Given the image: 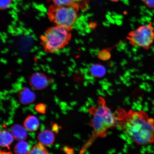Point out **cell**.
Here are the masks:
<instances>
[{"label": "cell", "instance_id": "6da1fadb", "mask_svg": "<svg viewBox=\"0 0 154 154\" xmlns=\"http://www.w3.org/2000/svg\"><path fill=\"white\" fill-rule=\"evenodd\" d=\"M115 113L118 126L135 143L142 146L154 143V119L146 111L119 109Z\"/></svg>", "mask_w": 154, "mask_h": 154}, {"label": "cell", "instance_id": "7a4b0ae2", "mask_svg": "<svg viewBox=\"0 0 154 154\" xmlns=\"http://www.w3.org/2000/svg\"><path fill=\"white\" fill-rule=\"evenodd\" d=\"M89 112L91 115L90 126L93 130V134L86 146H84L83 151L91 146L94 140L98 138L106 137L109 130L118 126L116 113L111 111L103 98H100L97 105L90 108Z\"/></svg>", "mask_w": 154, "mask_h": 154}, {"label": "cell", "instance_id": "3957f363", "mask_svg": "<svg viewBox=\"0 0 154 154\" xmlns=\"http://www.w3.org/2000/svg\"><path fill=\"white\" fill-rule=\"evenodd\" d=\"M71 30L56 25L48 29L40 37V44L44 51L53 54L66 47L72 38Z\"/></svg>", "mask_w": 154, "mask_h": 154}, {"label": "cell", "instance_id": "277c9868", "mask_svg": "<svg viewBox=\"0 0 154 154\" xmlns=\"http://www.w3.org/2000/svg\"><path fill=\"white\" fill-rule=\"evenodd\" d=\"M79 9L74 7L52 5L48 9V17L56 26L72 30L78 18Z\"/></svg>", "mask_w": 154, "mask_h": 154}, {"label": "cell", "instance_id": "5b68a950", "mask_svg": "<svg viewBox=\"0 0 154 154\" xmlns=\"http://www.w3.org/2000/svg\"><path fill=\"white\" fill-rule=\"evenodd\" d=\"M129 38L134 45L149 49L154 42V27L152 23L140 26L131 32Z\"/></svg>", "mask_w": 154, "mask_h": 154}, {"label": "cell", "instance_id": "8992f818", "mask_svg": "<svg viewBox=\"0 0 154 154\" xmlns=\"http://www.w3.org/2000/svg\"><path fill=\"white\" fill-rule=\"evenodd\" d=\"M39 143L44 146H51L55 141V136L51 131L46 130L42 131L37 137Z\"/></svg>", "mask_w": 154, "mask_h": 154}, {"label": "cell", "instance_id": "52a82bcc", "mask_svg": "<svg viewBox=\"0 0 154 154\" xmlns=\"http://www.w3.org/2000/svg\"><path fill=\"white\" fill-rule=\"evenodd\" d=\"M25 127L19 124H15L11 127V134L15 140H24L28 136V133Z\"/></svg>", "mask_w": 154, "mask_h": 154}, {"label": "cell", "instance_id": "ba28073f", "mask_svg": "<svg viewBox=\"0 0 154 154\" xmlns=\"http://www.w3.org/2000/svg\"><path fill=\"white\" fill-rule=\"evenodd\" d=\"M39 122L38 119L33 115L29 116L24 122V126L28 131L34 132L38 130L39 126Z\"/></svg>", "mask_w": 154, "mask_h": 154}, {"label": "cell", "instance_id": "9c48e42d", "mask_svg": "<svg viewBox=\"0 0 154 154\" xmlns=\"http://www.w3.org/2000/svg\"><path fill=\"white\" fill-rule=\"evenodd\" d=\"M18 96L20 103L24 105L32 103L35 99L34 93L27 89L21 90L19 92Z\"/></svg>", "mask_w": 154, "mask_h": 154}, {"label": "cell", "instance_id": "30bf717a", "mask_svg": "<svg viewBox=\"0 0 154 154\" xmlns=\"http://www.w3.org/2000/svg\"><path fill=\"white\" fill-rule=\"evenodd\" d=\"M89 71L91 76L96 78H101L104 76L107 72L106 67L99 63H95L90 66Z\"/></svg>", "mask_w": 154, "mask_h": 154}, {"label": "cell", "instance_id": "8fae6325", "mask_svg": "<svg viewBox=\"0 0 154 154\" xmlns=\"http://www.w3.org/2000/svg\"><path fill=\"white\" fill-rule=\"evenodd\" d=\"M12 134L7 130L2 131L0 133V144L1 147H7L9 149L14 139Z\"/></svg>", "mask_w": 154, "mask_h": 154}, {"label": "cell", "instance_id": "7c38bea8", "mask_svg": "<svg viewBox=\"0 0 154 154\" xmlns=\"http://www.w3.org/2000/svg\"><path fill=\"white\" fill-rule=\"evenodd\" d=\"M85 0H49L52 5L57 6H72L80 9L82 2Z\"/></svg>", "mask_w": 154, "mask_h": 154}, {"label": "cell", "instance_id": "4fadbf2b", "mask_svg": "<svg viewBox=\"0 0 154 154\" xmlns=\"http://www.w3.org/2000/svg\"><path fill=\"white\" fill-rule=\"evenodd\" d=\"M29 146L24 140L19 141L14 148V154H28L29 152Z\"/></svg>", "mask_w": 154, "mask_h": 154}, {"label": "cell", "instance_id": "5bb4252c", "mask_svg": "<svg viewBox=\"0 0 154 154\" xmlns=\"http://www.w3.org/2000/svg\"><path fill=\"white\" fill-rule=\"evenodd\" d=\"M28 154H49L44 146L39 143L34 146Z\"/></svg>", "mask_w": 154, "mask_h": 154}, {"label": "cell", "instance_id": "9a60e30c", "mask_svg": "<svg viewBox=\"0 0 154 154\" xmlns=\"http://www.w3.org/2000/svg\"><path fill=\"white\" fill-rule=\"evenodd\" d=\"M13 0H0L1 9L5 10L10 8L12 5Z\"/></svg>", "mask_w": 154, "mask_h": 154}, {"label": "cell", "instance_id": "2e32d148", "mask_svg": "<svg viewBox=\"0 0 154 154\" xmlns=\"http://www.w3.org/2000/svg\"><path fill=\"white\" fill-rule=\"evenodd\" d=\"M100 59L103 60H107L110 58L111 54L107 50H103L100 52L98 55Z\"/></svg>", "mask_w": 154, "mask_h": 154}, {"label": "cell", "instance_id": "e0dca14e", "mask_svg": "<svg viewBox=\"0 0 154 154\" xmlns=\"http://www.w3.org/2000/svg\"><path fill=\"white\" fill-rule=\"evenodd\" d=\"M35 109L38 112L42 114H44L46 111V106L42 103L38 104L35 107Z\"/></svg>", "mask_w": 154, "mask_h": 154}, {"label": "cell", "instance_id": "ac0fdd59", "mask_svg": "<svg viewBox=\"0 0 154 154\" xmlns=\"http://www.w3.org/2000/svg\"><path fill=\"white\" fill-rule=\"evenodd\" d=\"M144 4L149 8H154V0H143Z\"/></svg>", "mask_w": 154, "mask_h": 154}, {"label": "cell", "instance_id": "d6986e66", "mask_svg": "<svg viewBox=\"0 0 154 154\" xmlns=\"http://www.w3.org/2000/svg\"><path fill=\"white\" fill-rule=\"evenodd\" d=\"M109 1L112 2H118L120 0H109Z\"/></svg>", "mask_w": 154, "mask_h": 154}, {"label": "cell", "instance_id": "ffe728a7", "mask_svg": "<svg viewBox=\"0 0 154 154\" xmlns=\"http://www.w3.org/2000/svg\"><path fill=\"white\" fill-rule=\"evenodd\" d=\"M1 154H11L10 153H7V152H2V151H1Z\"/></svg>", "mask_w": 154, "mask_h": 154}]
</instances>
